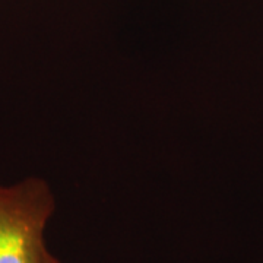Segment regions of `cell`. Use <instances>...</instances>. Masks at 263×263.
Returning a JSON list of instances; mask_svg holds the SVG:
<instances>
[{
	"instance_id": "cell-1",
	"label": "cell",
	"mask_w": 263,
	"mask_h": 263,
	"mask_svg": "<svg viewBox=\"0 0 263 263\" xmlns=\"http://www.w3.org/2000/svg\"><path fill=\"white\" fill-rule=\"evenodd\" d=\"M56 208V196L44 179L0 183V263L47 262L46 230Z\"/></svg>"
},
{
	"instance_id": "cell-2",
	"label": "cell",
	"mask_w": 263,
	"mask_h": 263,
	"mask_svg": "<svg viewBox=\"0 0 263 263\" xmlns=\"http://www.w3.org/2000/svg\"><path fill=\"white\" fill-rule=\"evenodd\" d=\"M46 263H62V262H60V260H59V259H57L56 256H54L53 253H48L47 262H46Z\"/></svg>"
}]
</instances>
